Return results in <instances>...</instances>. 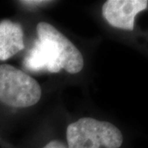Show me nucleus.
<instances>
[{
  "mask_svg": "<svg viewBox=\"0 0 148 148\" xmlns=\"http://www.w3.org/2000/svg\"><path fill=\"white\" fill-rule=\"evenodd\" d=\"M42 96L41 86L32 76L8 64H0V103L16 109L36 105Z\"/></svg>",
  "mask_w": 148,
  "mask_h": 148,
  "instance_id": "nucleus-3",
  "label": "nucleus"
},
{
  "mask_svg": "<svg viewBox=\"0 0 148 148\" xmlns=\"http://www.w3.org/2000/svg\"><path fill=\"white\" fill-rule=\"evenodd\" d=\"M22 4H26L28 6H37V5H42L45 3H49V1H21Z\"/></svg>",
  "mask_w": 148,
  "mask_h": 148,
  "instance_id": "nucleus-7",
  "label": "nucleus"
},
{
  "mask_svg": "<svg viewBox=\"0 0 148 148\" xmlns=\"http://www.w3.org/2000/svg\"><path fill=\"white\" fill-rule=\"evenodd\" d=\"M42 148H68L66 143L60 141V140H52L45 144Z\"/></svg>",
  "mask_w": 148,
  "mask_h": 148,
  "instance_id": "nucleus-6",
  "label": "nucleus"
},
{
  "mask_svg": "<svg viewBox=\"0 0 148 148\" xmlns=\"http://www.w3.org/2000/svg\"><path fill=\"white\" fill-rule=\"evenodd\" d=\"M25 48L24 32L21 26L15 21H0V61H6Z\"/></svg>",
  "mask_w": 148,
  "mask_h": 148,
  "instance_id": "nucleus-5",
  "label": "nucleus"
},
{
  "mask_svg": "<svg viewBox=\"0 0 148 148\" xmlns=\"http://www.w3.org/2000/svg\"><path fill=\"white\" fill-rule=\"evenodd\" d=\"M39 42L33 49L26 64L36 69H46L50 73L64 70L77 74L84 68V58L78 48L52 24L40 21L37 24Z\"/></svg>",
  "mask_w": 148,
  "mask_h": 148,
  "instance_id": "nucleus-1",
  "label": "nucleus"
},
{
  "mask_svg": "<svg viewBox=\"0 0 148 148\" xmlns=\"http://www.w3.org/2000/svg\"><path fill=\"white\" fill-rule=\"evenodd\" d=\"M68 148H120L123 136L120 129L108 121L82 117L66 129Z\"/></svg>",
  "mask_w": 148,
  "mask_h": 148,
  "instance_id": "nucleus-2",
  "label": "nucleus"
},
{
  "mask_svg": "<svg viewBox=\"0 0 148 148\" xmlns=\"http://www.w3.org/2000/svg\"><path fill=\"white\" fill-rule=\"evenodd\" d=\"M147 8V0H107L102 6L101 13L112 27L132 32L137 16Z\"/></svg>",
  "mask_w": 148,
  "mask_h": 148,
  "instance_id": "nucleus-4",
  "label": "nucleus"
}]
</instances>
